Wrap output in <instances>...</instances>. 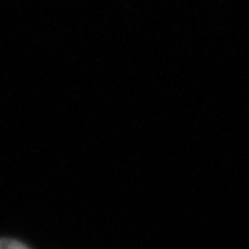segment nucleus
I'll list each match as a JSON object with an SVG mask.
<instances>
[{
	"instance_id": "obj_1",
	"label": "nucleus",
	"mask_w": 249,
	"mask_h": 249,
	"mask_svg": "<svg viewBox=\"0 0 249 249\" xmlns=\"http://www.w3.org/2000/svg\"><path fill=\"white\" fill-rule=\"evenodd\" d=\"M0 249H29L22 242L10 238H0Z\"/></svg>"
}]
</instances>
